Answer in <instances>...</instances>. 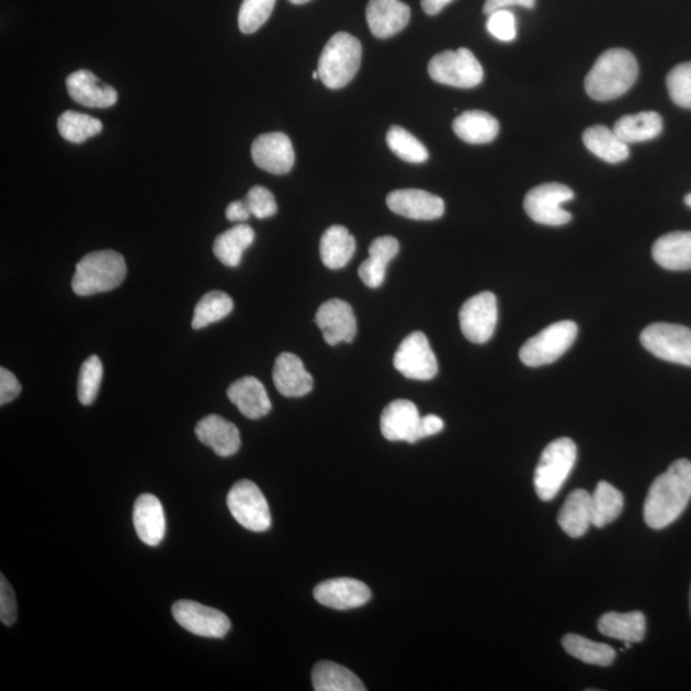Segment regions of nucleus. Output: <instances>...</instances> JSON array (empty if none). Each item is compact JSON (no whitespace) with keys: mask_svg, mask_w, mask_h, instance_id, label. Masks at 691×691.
I'll list each match as a JSON object with an SVG mask.
<instances>
[{"mask_svg":"<svg viewBox=\"0 0 691 691\" xmlns=\"http://www.w3.org/2000/svg\"><path fill=\"white\" fill-rule=\"evenodd\" d=\"M394 365L397 372L414 381H430L438 373L435 353L427 336L421 332L410 333L398 346Z\"/></svg>","mask_w":691,"mask_h":691,"instance_id":"11","label":"nucleus"},{"mask_svg":"<svg viewBox=\"0 0 691 691\" xmlns=\"http://www.w3.org/2000/svg\"><path fill=\"white\" fill-rule=\"evenodd\" d=\"M453 131L467 144H488L499 133V123L487 112L467 111L453 121Z\"/></svg>","mask_w":691,"mask_h":691,"instance_id":"29","label":"nucleus"},{"mask_svg":"<svg viewBox=\"0 0 691 691\" xmlns=\"http://www.w3.org/2000/svg\"><path fill=\"white\" fill-rule=\"evenodd\" d=\"M273 382L284 397H304L314 387L313 376L306 371L303 360L290 352H283L275 359Z\"/></svg>","mask_w":691,"mask_h":691,"instance_id":"20","label":"nucleus"},{"mask_svg":"<svg viewBox=\"0 0 691 691\" xmlns=\"http://www.w3.org/2000/svg\"><path fill=\"white\" fill-rule=\"evenodd\" d=\"M399 243L395 237L375 238L369 248V258L359 268L360 280L369 288H378L386 280L387 267L397 257Z\"/></svg>","mask_w":691,"mask_h":691,"instance_id":"26","label":"nucleus"},{"mask_svg":"<svg viewBox=\"0 0 691 691\" xmlns=\"http://www.w3.org/2000/svg\"><path fill=\"white\" fill-rule=\"evenodd\" d=\"M574 196V191L563 183H543L528 192L524 200L525 212L540 225L564 226L573 217L563 205Z\"/></svg>","mask_w":691,"mask_h":691,"instance_id":"10","label":"nucleus"},{"mask_svg":"<svg viewBox=\"0 0 691 691\" xmlns=\"http://www.w3.org/2000/svg\"><path fill=\"white\" fill-rule=\"evenodd\" d=\"M662 129L664 120L657 112L624 115L613 127L614 133L627 145L653 140Z\"/></svg>","mask_w":691,"mask_h":691,"instance_id":"31","label":"nucleus"},{"mask_svg":"<svg viewBox=\"0 0 691 691\" xmlns=\"http://www.w3.org/2000/svg\"><path fill=\"white\" fill-rule=\"evenodd\" d=\"M578 456L576 444L570 438H558L544 449L534 475V487L537 497L548 502L563 488L571 474Z\"/></svg>","mask_w":691,"mask_h":691,"instance_id":"5","label":"nucleus"},{"mask_svg":"<svg viewBox=\"0 0 691 691\" xmlns=\"http://www.w3.org/2000/svg\"><path fill=\"white\" fill-rule=\"evenodd\" d=\"M172 614L180 626L197 636L220 639L230 630V621L225 613L194 601L175 602Z\"/></svg>","mask_w":691,"mask_h":691,"instance_id":"13","label":"nucleus"},{"mask_svg":"<svg viewBox=\"0 0 691 691\" xmlns=\"http://www.w3.org/2000/svg\"><path fill=\"white\" fill-rule=\"evenodd\" d=\"M253 163L273 174H286L295 165L294 146L283 133L260 135L251 146Z\"/></svg>","mask_w":691,"mask_h":691,"instance_id":"15","label":"nucleus"},{"mask_svg":"<svg viewBox=\"0 0 691 691\" xmlns=\"http://www.w3.org/2000/svg\"><path fill=\"white\" fill-rule=\"evenodd\" d=\"M256 240V233L249 225H237L226 230L217 238L213 245L214 256L226 267L236 268L240 265L246 249L250 248Z\"/></svg>","mask_w":691,"mask_h":691,"instance_id":"32","label":"nucleus"},{"mask_svg":"<svg viewBox=\"0 0 691 691\" xmlns=\"http://www.w3.org/2000/svg\"><path fill=\"white\" fill-rule=\"evenodd\" d=\"M420 419L417 405L409 399H396L382 412V434L390 442L417 443Z\"/></svg>","mask_w":691,"mask_h":691,"instance_id":"17","label":"nucleus"},{"mask_svg":"<svg viewBox=\"0 0 691 691\" xmlns=\"http://www.w3.org/2000/svg\"><path fill=\"white\" fill-rule=\"evenodd\" d=\"M315 322L330 346L350 343L358 332V322L351 305L340 298H332L322 304L315 315Z\"/></svg>","mask_w":691,"mask_h":691,"instance_id":"14","label":"nucleus"},{"mask_svg":"<svg viewBox=\"0 0 691 691\" xmlns=\"http://www.w3.org/2000/svg\"><path fill=\"white\" fill-rule=\"evenodd\" d=\"M690 612H691V588H690Z\"/></svg>","mask_w":691,"mask_h":691,"instance_id":"54","label":"nucleus"},{"mask_svg":"<svg viewBox=\"0 0 691 691\" xmlns=\"http://www.w3.org/2000/svg\"><path fill=\"white\" fill-rule=\"evenodd\" d=\"M563 645L568 655L588 665L605 667L610 666L616 658V652L610 645L593 642L576 634H567Z\"/></svg>","mask_w":691,"mask_h":691,"instance_id":"36","label":"nucleus"},{"mask_svg":"<svg viewBox=\"0 0 691 691\" xmlns=\"http://www.w3.org/2000/svg\"><path fill=\"white\" fill-rule=\"evenodd\" d=\"M576 336H578L576 322L571 320L553 322L522 346L520 360L532 367L555 363L571 348Z\"/></svg>","mask_w":691,"mask_h":691,"instance_id":"6","label":"nucleus"},{"mask_svg":"<svg viewBox=\"0 0 691 691\" xmlns=\"http://www.w3.org/2000/svg\"><path fill=\"white\" fill-rule=\"evenodd\" d=\"M363 46L349 33H337L329 38L318 61L319 80L328 89H342L356 76Z\"/></svg>","mask_w":691,"mask_h":691,"instance_id":"4","label":"nucleus"},{"mask_svg":"<svg viewBox=\"0 0 691 691\" xmlns=\"http://www.w3.org/2000/svg\"><path fill=\"white\" fill-rule=\"evenodd\" d=\"M227 505L238 524L251 532L263 533L272 525L271 510L256 483L237 482L229 490Z\"/></svg>","mask_w":691,"mask_h":691,"instance_id":"9","label":"nucleus"},{"mask_svg":"<svg viewBox=\"0 0 691 691\" xmlns=\"http://www.w3.org/2000/svg\"><path fill=\"white\" fill-rule=\"evenodd\" d=\"M460 327L466 340L483 344L494 336L498 320L495 294L480 292L467 299L460 310Z\"/></svg>","mask_w":691,"mask_h":691,"instance_id":"12","label":"nucleus"},{"mask_svg":"<svg viewBox=\"0 0 691 691\" xmlns=\"http://www.w3.org/2000/svg\"><path fill=\"white\" fill-rule=\"evenodd\" d=\"M356 250V240L343 226L329 227L321 236L320 258L329 269H341L349 264Z\"/></svg>","mask_w":691,"mask_h":691,"instance_id":"27","label":"nucleus"},{"mask_svg":"<svg viewBox=\"0 0 691 691\" xmlns=\"http://www.w3.org/2000/svg\"><path fill=\"white\" fill-rule=\"evenodd\" d=\"M103 125L98 118L79 112L67 111L58 120V131L69 143L80 144L102 133Z\"/></svg>","mask_w":691,"mask_h":691,"instance_id":"38","label":"nucleus"},{"mask_svg":"<svg viewBox=\"0 0 691 691\" xmlns=\"http://www.w3.org/2000/svg\"><path fill=\"white\" fill-rule=\"evenodd\" d=\"M103 380V364L97 355H92L83 361L80 369L79 384H77V395L80 403L89 406L95 401L100 384Z\"/></svg>","mask_w":691,"mask_h":691,"instance_id":"40","label":"nucleus"},{"mask_svg":"<svg viewBox=\"0 0 691 691\" xmlns=\"http://www.w3.org/2000/svg\"><path fill=\"white\" fill-rule=\"evenodd\" d=\"M624 509V496L610 483L599 482L591 496V525L603 528L616 520Z\"/></svg>","mask_w":691,"mask_h":691,"instance_id":"35","label":"nucleus"},{"mask_svg":"<svg viewBox=\"0 0 691 691\" xmlns=\"http://www.w3.org/2000/svg\"><path fill=\"white\" fill-rule=\"evenodd\" d=\"M0 620L5 626H12L18 620L15 594L4 575L0 576Z\"/></svg>","mask_w":691,"mask_h":691,"instance_id":"45","label":"nucleus"},{"mask_svg":"<svg viewBox=\"0 0 691 691\" xmlns=\"http://www.w3.org/2000/svg\"><path fill=\"white\" fill-rule=\"evenodd\" d=\"M234 310V299L226 292L211 291L197 303L192 328L202 329L228 317Z\"/></svg>","mask_w":691,"mask_h":691,"instance_id":"37","label":"nucleus"},{"mask_svg":"<svg viewBox=\"0 0 691 691\" xmlns=\"http://www.w3.org/2000/svg\"><path fill=\"white\" fill-rule=\"evenodd\" d=\"M410 15V7L401 0H371L366 7L369 29L378 38L401 33L409 25Z\"/></svg>","mask_w":691,"mask_h":691,"instance_id":"19","label":"nucleus"},{"mask_svg":"<svg viewBox=\"0 0 691 691\" xmlns=\"http://www.w3.org/2000/svg\"><path fill=\"white\" fill-rule=\"evenodd\" d=\"M22 386L15 375L5 367L0 369V405L10 404L21 394Z\"/></svg>","mask_w":691,"mask_h":691,"instance_id":"46","label":"nucleus"},{"mask_svg":"<svg viewBox=\"0 0 691 691\" xmlns=\"http://www.w3.org/2000/svg\"><path fill=\"white\" fill-rule=\"evenodd\" d=\"M251 213L245 200H237V202L230 203L227 206L226 218L229 222H245L248 220Z\"/></svg>","mask_w":691,"mask_h":691,"instance_id":"49","label":"nucleus"},{"mask_svg":"<svg viewBox=\"0 0 691 691\" xmlns=\"http://www.w3.org/2000/svg\"><path fill=\"white\" fill-rule=\"evenodd\" d=\"M645 616L639 611L604 613L598 621L599 633L625 643H639L645 636Z\"/></svg>","mask_w":691,"mask_h":691,"instance_id":"28","label":"nucleus"},{"mask_svg":"<svg viewBox=\"0 0 691 691\" xmlns=\"http://www.w3.org/2000/svg\"><path fill=\"white\" fill-rule=\"evenodd\" d=\"M428 72L435 82L460 89L478 87L484 77L479 60L466 48L437 54L429 61Z\"/></svg>","mask_w":691,"mask_h":691,"instance_id":"7","label":"nucleus"},{"mask_svg":"<svg viewBox=\"0 0 691 691\" xmlns=\"http://www.w3.org/2000/svg\"><path fill=\"white\" fill-rule=\"evenodd\" d=\"M134 526L138 537L150 547H157L166 535L163 506L152 495H143L134 506Z\"/></svg>","mask_w":691,"mask_h":691,"instance_id":"24","label":"nucleus"},{"mask_svg":"<svg viewBox=\"0 0 691 691\" xmlns=\"http://www.w3.org/2000/svg\"><path fill=\"white\" fill-rule=\"evenodd\" d=\"M243 200L251 215L258 219L271 218L279 209L274 195L263 186L251 188Z\"/></svg>","mask_w":691,"mask_h":691,"instance_id":"43","label":"nucleus"},{"mask_svg":"<svg viewBox=\"0 0 691 691\" xmlns=\"http://www.w3.org/2000/svg\"><path fill=\"white\" fill-rule=\"evenodd\" d=\"M444 428V422L437 415H427V417H422L420 419V424L418 429V440H422V438L432 437L442 432Z\"/></svg>","mask_w":691,"mask_h":691,"instance_id":"47","label":"nucleus"},{"mask_svg":"<svg viewBox=\"0 0 691 691\" xmlns=\"http://www.w3.org/2000/svg\"><path fill=\"white\" fill-rule=\"evenodd\" d=\"M197 440L211 448L220 457H229L241 448V435L234 422L207 415L195 428Z\"/></svg>","mask_w":691,"mask_h":691,"instance_id":"22","label":"nucleus"},{"mask_svg":"<svg viewBox=\"0 0 691 691\" xmlns=\"http://www.w3.org/2000/svg\"><path fill=\"white\" fill-rule=\"evenodd\" d=\"M313 688L317 691H364L358 676L341 665L322 660L313 670Z\"/></svg>","mask_w":691,"mask_h":691,"instance_id":"34","label":"nucleus"},{"mask_svg":"<svg viewBox=\"0 0 691 691\" xmlns=\"http://www.w3.org/2000/svg\"><path fill=\"white\" fill-rule=\"evenodd\" d=\"M666 83L672 102L686 110H691V61L672 68Z\"/></svg>","mask_w":691,"mask_h":691,"instance_id":"42","label":"nucleus"},{"mask_svg":"<svg viewBox=\"0 0 691 691\" xmlns=\"http://www.w3.org/2000/svg\"><path fill=\"white\" fill-rule=\"evenodd\" d=\"M686 204L691 207V194L686 197Z\"/></svg>","mask_w":691,"mask_h":691,"instance_id":"52","label":"nucleus"},{"mask_svg":"<svg viewBox=\"0 0 691 691\" xmlns=\"http://www.w3.org/2000/svg\"><path fill=\"white\" fill-rule=\"evenodd\" d=\"M66 84L69 97L83 106L110 107L118 100L117 91L100 81L88 69L69 75Z\"/></svg>","mask_w":691,"mask_h":691,"instance_id":"21","label":"nucleus"},{"mask_svg":"<svg viewBox=\"0 0 691 691\" xmlns=\"http://www.w3.org/2000/svg\"><path fill=\"white\" fill-rule=\"evenodd\" d=\"M512 5H519L532 10L535 5V0H486L484 3L483 12L489 15L498 10H507Z\"/></svg>","mask_w":691,"mask_h":691,"instance_id":"48","label":"nucleus"},{"mask_svg":"<svg viewBox=\"0 0 691 691\" xmlns=\"http://www.w3.org/2000/svg\"><path fill=\"white\" fill-rule=\"evenodd\" d=\"M387 205L392 212L415 220H434L444 214V202L440 196L418 189L392 191Z\"/></svg>","mask_w":691,"mask_h":691,"instance_id":"16","label":"nucleus"},{"mask_svg":"<svg viewBox=\"0 0 691 691\" xmlns=\"http://www.w3.org/2000/svg\"><path fill=\"white\" fill-rule=\"evenodd\" d=\"M227 396L243 417L257 420L265 417L272 410L264 384L256 376H243L230 384Z\"/></svg>","mask_w":691,"mask_h":691,"instance_id":"23","label":"nucleus"},{"mask_svg":"<svg viewBox=\"0 0 691 691\" xmlns=\"http://www.w3.org/2000/svg\"><path fill=\"white\" fill-rule=\"evenodd\" d=\"M645 350L668 363L691 367V329L670 322H655L641 335Z\"/></svg>","mask_w":691,"mask_h":691,"instance_id":"8","label":"nucleus"},{"mask_svg":"<svg viewBox=\"0 0 691 691\" xmlns=\"http://www.w3.org/2000/svg\"><path fill=\"white\" fill-rule=\"evenodd\" d=\"M653 259L667 271H690L691 269V233L676 230L659 237L653 245Z\"/></svg>","mask_w":691,"mask_h":691,"instance_id":"25","label":"nucleus"},{"mask_svg":"<svg viewBox=\"0 0 691 691\" xmlns=\"http://www.w3.org/2000/svg\"><path fill=\"white\" fill-rule=\"evenodd\" d=\"M691 499V463L676 460L667 472L652 483L644 503V520L652 529L660 530L681 517Z\"/></svg>","mask_w":691,"mask_h":691,"instance_id":"1","label":"nucleus"},{"mask_svg":"<svg viewBox=\"0 0 691 691\" xmlns=\"http://www.w3.org/2000/svg\"><path fill=\"white\" fill-rule=\"evenodd\" d=\"M452 0H421L422 11L429 15H435L440 13L445 5H449Z\"/></svg>","mask_w":691,"mask_h":691,"instance_id":"50","label":"nucleus"},{"mask_svg":"<svg viewBox=\"0 0 691 691\" xmlns=\"http://www.w3.org/2000/svg\"><path fill=\"white\" fill-rule=\"evenodd\" d=\"M127 274L126 260L113 250L94 251L76 265L72 290L76 295L103 294L121 286Z\"/></svg>","mask_w":691,"mask_h":691,"instance_id":"3","label":"nucleus"},{"mask_svg":"<svg viewBox=\"0 0 691 691\" xmlns=\"http://www.w3.org/2000/svg\"><path fill=\"white\" fill-rule=\"evenodd\" d=\"M639 67L632 53L614 48L599 56L586 77L587 94L598 102H610L634 87Z\"/></svg>","mask_w":691,"mask_h":691,"instance_id":"2","label":"nucleus"},{"mask_svg":"<svg viewBox=\"0 0 691 691\" xmlns=\"http://www.w3.org/2000/svg\"><path fill=\"white\" fill-rule=\"evenodd\" d=\"M386 140L392 152L409 163H424L429 158L424 144L403 127L392 126Z\"/></svg>","mask_w":691,"mask_h":691,"instance_id":"39","label":"nucleus"},{"mask_svg":"<svg viewBox=\"0 0 691 691\" xmlns=\"http://www.w3.org/2000/svg\"><path fill=\"white\" fill-rule=\"evenodd\" d=\"M558 525L567 535L580 537L591 525V496L587 490L575 489L566 498L558 513Z\"/></svg>","mask_w":691,"mask_h":691,"instance_id":"30","label":"nucleus"},{"mask_svg":"<svg viewBox=\"0 0 691 691\" xmlns=\"http://www.w3.org/2000/svg\"><path fill=\"white\" fill-rule=\"evenodd\" d=\"M313 79L314 80H318L319 79V73L317 72H313Z\"/></svg>","mask_w":691,"mask_h":691,"instance_id":"53","label":"nucleus"},{"mask_svg":"<svg viewBox=\"0 0 691 691\" xmlns=\"http://www.w3.org/2000/svg\"><path fill=\"white\" fill-rule=\"evenodd\" d=\"M487 30L499 42H513L517 38V19L509 10H498L488 15Z\"/></svg>","mask_w":691,"mask_h":691,"instance_id":"44","label":"nucleus"},{"mask_svg":"<svg viewBox=\"0 0 691 691\" xmlns=\"http://www.w3.org/2000/svg\"><path fill=\"white\" fill-rule=\"evenodd\" d=\"M587 149L607 163H620L630 156L628 145L621 140L613 129L605 126H591L582 134Z\"/></svg>","mask_w":691,"mask_h":691,"instance_id":"33","label":"nucleus"},{"mask_svg":"<svg viewBox=\"0 0 691 691\" xmlns=\"http://www.w3.org/2000/svg\"><path fill=\"white\" fill-rule=\"evenodd\" d=\"M290 2H291L292 4H297V5H299V4H306V3H309V2H311V0H290Z\"/></svg>","mask_w":691,"mask_h":691,"instance_id":"51","label":"nucleus"},{"mask_svg":"<svg viewBox=\"0 0 691 691\" xmlns=\"http://www.w3.org/2000/svg\"><path fill=\"white\" fill-rule=\"evenodd\" d=\"M317 601L338 611L356 609L372 598V591L364 582L350 578L322 581L314 589Z\"/></svg>","mask_w":691,"mask_h":691,"instance_id":"18","label":"nucleus"},{"mask_svg":"<svg viewBox=\"0 0 691 691\" xmlns=\"http://www.w3.org/2000/svg\"><path fill=\"white\" fill-rule=\"evenodd\" d=\"M275 0H243L238 12V27L241 33L249 35L264 25L271 18Z\"/></svg>","mask_w":691,"mask_h":691,"instance_id":"41","label":"nucleus"}]
</instances>
